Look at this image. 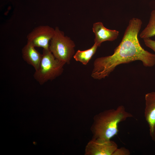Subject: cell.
<instances>
[{
    "mask_svg": "<svg viewBox=\"0 0 155 155\" xmlns=\"http://www.w3.org/2000/svg\"><path fill=\"white\" fill-rule=\"evenodd\" d=\"M142 24L141 20L138 18H133L129 20L122 40L115 49L113 53L95 60L91 74L93 79H104L118 65L136 61H141L146 67L155 65V54L144 49L138 39Z\"/></svg>",
    "mask_w": 155,
    "mask_h": 155,
    "instance_id": "obj_1",
    "label": "cell"
},
{
    "mask_svg": "<svg viewBox=\"0 0 155 155\" xmlns=\"http://www.w3.org/2000/svg\"><path fill=\"white\" fill-rule=\"evenodd\" d=\"M133 117V115L125 110L123 105L116 109L104 110L94 117L90 129L92 138L109 140L119 132L118 125L127 118Z\"/></svg>",
    "mask_w": 155,
    "mask_h": 155,
    "instance_id": "obj_2",
    "label": "cell"
},
{
    "mask_svg": "<svg viewBox=\"0 0 155 155\" xmlns=\"http://www.w3.org/2000/svg\"><path fill=\"white\" fill-rule=\"evenodd\" d=\"M42 54L39 67L33 75L34 78L40 85L60 75L65 64L56 59L49 49H43Z\"/></svg>",
    "mask_w": 155,
    "mask_h": 155,
    "instance_id": "obj_3",
    "label": "cell"
},
{
    "mask_svg": "<svg viewBox=\"0 0 155 155\" xmlns=\"http://www.w3.org/2000/svg\"><path fill=\"white\" fill-rule=\"evenodd\" d=\"M75 45L71 38L65 35L58 27L55 28L54 34L51 40L49 50L58 60L69 64L75 54Z\"/></svg>",
    "mask_w": 155,
    "mask_h": 155,
    "instance_id": "obj_4",
    "label": "cell"
},
{
    "mask_svg": "<svg viewBox=\"0 0 155 155\" xmlns=\"http://www.w3.org/2000/svg\"><path fill=\"white\" fill-rule=\"evenodd\" d=\"M55 29L48 25L38 26L28 35L27 41L31 42L35 47L43 49H49V42L53 37Z\"/></svg>",
    "mask_w": 155,
    "mask_h": 155,
    "instance_id": "obj_5",
    "label": "cell"
},
{
    "mask_svg": "<svg viewBox=\"0 0 155 155\" xmlns=\"http://www.w3.org/2000/svg\"><path fill=\"white\" fill-rule=\"evenodd\" d=\"M118 148L117 144L111 140H104L92 138L87 144L85 155H113Z\"/></svg>",
    "mask_w": 155,
    "mask_h": 155,
    "instance_id": "obj_6",
    "label": "cell"
},
{
    "mask_svg": "<svg viewBox=\"0 0 155 155\" xmlns=\"http://www.w3.org/2000/svg\"><path fill=\"white\" fill-rule=\"evenodd\" d=\"M145 98L144 116L148 125L150 136L155 142V92L146 94Z\"/></svg>",
    "mask_w": 155,
    "mask_h": 155,
    "instance_id": "obj_7",
    "label": "cell"
},
{
    "mask_svg": "<svg viewBox=\"0 0 155 155\" xmlns=\"http://www.w3.org/2000/svg\"><path fill=\"white\" fill-rule=\"evenodd\" d=\"M92 29L95 36L94 43L97 44L98 47L104 42L112 41L115 40L119 35L118 31L106 28L101 22L94 23Z\"/></svg>",
    "mask_w": 155,
    "mask_h": 155,
    "instance_id": "obj_8",
    "label": "cell"
},
{
    "mask_svg": "<svg viewBox=\"0 0 155 155\" xmlns=\"http://www.w3.org/2000/svg\"><path fill=\"white\" fill-rule=\"evenodd\" d=\"M22 53L24 60L32 66L35 71L37 70L39 67L42 54L35 49V47L31 42L28 41L22 48Z\"/></svg>",
    "mask_w": 155,
    "mask_h": 155,
    "instance_id": "obj_9",
    "label": "cell"
},
{
    "mask_svg": "<svg viewBox=\"0 0 155 155\" xmlns=\"http://www.w3.org/2000/svg\"><path fill=\"white\" fill-rule=\"evenodd\" d=\"M98 47L97 44L94 43L93 45L89 49L84 51L78 50L75 53L73 57L76 61L80 62L83 65H86L96 53Z\"/></svg>",
    "mask_w": 155,
    "mask_h": 155,
    "instance_id": "obj_10",
    "label": "cell"
},
{
    "mask_svg": "<svg viewBox=\"0 0 155 155\" xmlns=\"http://www.w3.org/2000/svg\"><path fill=\"white\" fill-rule=\"evenodd\" d=\"M155 36V10L151 13L149 20L146 28L141 32L140 36L143 39Z\"/></svg>",
    "mask_w": 155,
    "mask_h": 155,
    "instance_id": "obj_11",
    "label": "cell"
},
{
    "mask_svg": "<svg viewBox=\"0 0 155 155\" xmlns=\"http://www.w3.org/2000/svg\"><path fill=\"white\" fill-rule=\"evenodd\" d=\"M130 152L127 149L124 147L118 148L115 150L113 155H129Z\"/></svg>",
    "mask_w": 155,
    "mask_h": 155,
    "instance_id": "obj_12",
    "label": "cell"
},
{
    "mask_svg": "<svg viewBox=\"0 0 155 155\" xmlns=\"http://www.w3.org/2000/svg\"><path fill=\"white\" fill-rule=\"evenodd\" d=\"M143 39L145 45L152 49L155 53V40H153L150 38Z\"/></svg>",
    "mask_w": 155,
    "mask_h": 155,
    "instance_id": "obj_13",
    "label": "cell"
}]
</instances>
